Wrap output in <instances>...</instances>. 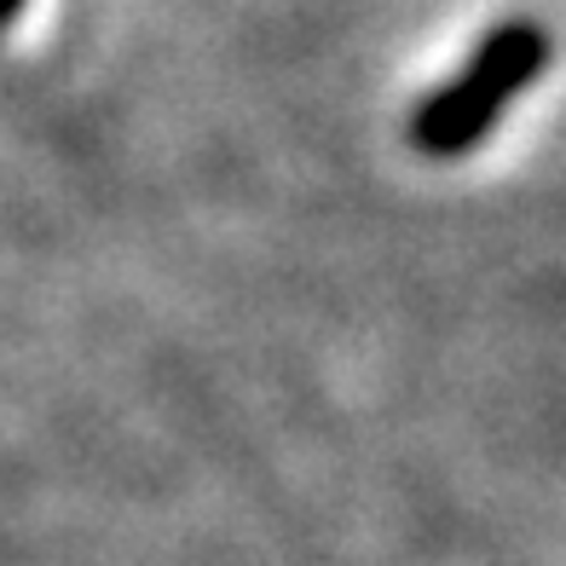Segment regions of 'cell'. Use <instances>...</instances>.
Listing matches in <instances>:
<instances>
[{
	"mask_svg": "<svg viewBox=\"0 0 566 566\" xmlns=\"http://www.w3.org/2000/svg\"><path fill=\"white\" fill-rule=\"evenodd\" d=\"M544 64H549V35L537 23H503V30H492L474 46V59L462 64L457 82L433 87L417 105L410 145L428 150V157H462V150H474L503 122L509 98L526 93L544 75Z\"/></svg>",
	"mask_w": 566,
	"mask_h": 566,
	"instance_id": "cell-1",
	"label": "cell"
},
{
	"mask_svg": "<svg viewBox=\"0 0 566 566\" xmlns=\"http://www.w3.org/2000/svg\"><path fill=\"white\" fill-rule=\"evenodd\" d=\"M18 7H23V0H0V30H7V23L18 18Z\"/></svg>",
	"mask_w": 566,
	"mask_h": 566,
	"instance_id": "cell-2",
	"label": "cell"
}]
</instances>
